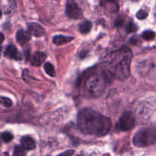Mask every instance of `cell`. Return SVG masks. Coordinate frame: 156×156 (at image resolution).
<instances>
[{"mask_svg":"<svg viewBox=\"0 0 156 156\" xmlns=\"http://www.w3.org/2000/svg\"><path fill=\"white\" fill-rule=\"evenodd\" d=\"M30 39V34L28 31H26L24 30H18L16 34V40L20 44H26L28 42Z\"/></svg>","mask_w":156,"mask_h":156,"instance_id":"cell-11","label":"cell"},{"mask_svg":"<svg viewBox=\"0 0 156 156\" xmlns=\"http://www.w3.org/2000/svg\"><path fill=\"white\" fill-rule=\"evenodd\" d=\"M142 37L143 39L146 41H152L155 38V33L152 30H145L143 34H142Z\"/></svg>","mask_w":156,"mask_h":156,"instance_id":"cell-16","label":"cell"},{"mask_svg":"<svg viewBox=\"0 0 156 156\" xmlns=\"http://www.w3.org/2000/svg\"><path fill=\"white\" fill-rule=\"evenodd\" d=\"M44 71L48 76H51V77H54L56 76V71L54 69V67L50 62H46L44 66Z\"/></svg>","mask_w":156,"mask_h":156,"instance_id":"cell-14","label":"cell"},{"mask_svg":"<svg viewBox=\"0 0 156 156\" xmlns=\"http://www.w3.org/2000/svg\"><path fill=\"white\" fill-rule=\"evenodd\" d=\"M147 16H148L147 12L145 10H143V9H142V10H140L136 13V18L140 20L145 19Z\"/></svg>","mask_w":156,"mask_h":156,"instance_id":"cell-20","label":"cell"},{"mask_svg":"<svg viewBox=\"0 0 156 156\" xmlns=\"http://www.w3.org/2000/svg\"><path fill=\"white\" fill-rule=\"evenodd\" d=\"M91 22L90 21H84L82 23H80L79 25V30L82 34H88L91 30Z\"/></svg>","mask_w":156,"mask_h":156,"instance_id":"cell-13","label":"cell"},{"mask_svg":"<svg viewBox=\"0 0 156 156\" xmlns=\"http://www.w3.org/2000/svg\"><path fill=\"white\" fill-rule=\"evenodd\" d=\"M132 58V51L125 46L111 53L103 61L105 74L120 80L126 79L130 74Z\"/></svg>","mask_w":156,"mask_h":156,"instance_id":"cell-1","label":"cell"},{"mask_svg":"<svg viewBox=\"0 0 156 156\" xmlns=\"http://www.w3.org/2000/svg\"><path fill=\"white\" fill-rule=\"evenodd\" d=\"M4 54L7 57L15 59V60H21L22 59L21 53L18 51L16 47L13 44H9L6 46L4 50Z\"/></svg>","mask_w":156,"mask_h":156,"instance_id":"cell-7","label":"cell"},{"mask_svg":"<svg viewBox=\"0 0 156 156\" xmlns=\"http://www.w3.org/2000/svg\"><path fill=\"white\" fill-rule=\"evenodd\" d=\"M13 156H26L25 149L22 146H15V149H14Z\"/></svg>","mask_w":156,"mask_h":156,"instance_id":"cell-17","label":"cell"},{"mask_svg":"<svg viewBox=\"0 0 156 156\" xmlns=\"http://www.w3.org/2000/svg\"><path fill=\"white\" fill-rule=\"evenodd\" d=\"M156 142V126H145L136 133L133 143L136 147H148Z\"/></svg>","mask_w":156,"mask_h":156,"instance_id":"cell-4","label":"cell"},{"mask_svg":"<svg viewBox=\"0 0 156 156\" xmlns=\"http://www.w3.org/2000/svg\"><path fill=\"white\" fill-rule=\"evenodd\" d=\"M77 120L81 131L88 135L103 136L111 127V121L108 117L91 108H85L79 111Z\"/></svg>","mask_w":156,"mask_h":156,"instance_id":"cell-2","label":"cell"},{"mask_svg":"<svg viewBox=\"0 0 156 156\" xmlns=\"http://www.w3.org/2000/svg\"><path fill=\"white\" fill-rule=\"evenodd\" d=\"M105 6L110 12H115L118 9V5L116 2H105Z\"/></svg>","mask_w":156,"mask_h":156,"instance_id":"cell-15","label":"cell"},{"mask_svg":"<svg viewBox=\"0 0 156 156\" xmlns=\"http://www.w3.org/2000/svg\"><path fill=\"white\" fill-rule=\"evenodd\" d=\"M74 154V150H67L61 153L59 156H73Z\"/></svg>","mask_w":156,"mask_h":156,"instance_id":"cell-22","label":"cell"},{"mask_svg":"<svg viewBox=\"0 0 156 156\" xmlns=\"http://www.w3.org/2000/svg\"><path fill=\"white\" fill-rule=\"evenodd\" d=\"M107 84L108 77L105 73H92L85 80L84 90L88 97L95 98L102 95L106 88Z\"/></svg>","mask_w":156,"mask_h":156,"instance_id":"cell-3","label":"cell"},{"mask_svg":"<svg viewBox=\"0 0 156 156\" xmlns=\"http://www.w3.org/2000/svg\"><path fill=\"white\" fill-rule=\"evenodd\" d=\"M66 14L69 18L78 19L82 16V11L77 3L73 1H69L66 2Z\"/></svg>","mask_w":156,"mask_h":156,"instance_id":"cell-6","label":"cell"},{"mask_svg":"<svg viewBox=\"0 0 156 156\" xmlns=\"http://www.w3.org/2000/svg\"><path fill=\"white\" fill-rule=\"evenodd\" d=\"M1 138H2V140L4 143H9V142H11L12 140H13L14 136L11 133L4 132L2 133Z\"/></svg>","mask_w":156,"mask_h":156,"instance_id":"cell-18","label":"cell"},{"mask_svg":"<svg viewBox=\"0 0 156 156\" xmlns=\"http://www.w3.org/2000/svg\"><path fill=\"white\" fill-rule=\"evenodd\" d=\"M1 103L3 106H5V108H11L12 106V101L11 99L8 98L2 97L1 98Z\"/></svg>","mask_w":156,"mask_h":156,"instance_id":"cell-19","label":"cell"},{"mask_svg":"<svg viewBox=\"0 0 156 156\" xmlns=\"http://www.w3.org/2000/svg\"><path fill=\"white\" fill-rule=\"evenodd\" d=\"M27 31L30 34L34 35L35 37H37L43 36L45 33V30L44 27L37 23H29L27 24Z\"/></svg>","mask_w":156,"mask_h":156,"instance_id":"cell-8","label":"cell"},{"mask_svg":"<svg viewBox=\"0 0 156 156\" xmlns=\"http://www.w3.org/2000/svg\"><path fill=\"white\" fill-rule=\"evenodd\" d=\"M136 120L133 114L129 111L124 112L117 122L116 127L120 131L130 130L135 126Z\"/></svg>","mask_w":156,"mask_h":156,"instance_id":"cell-5","label":"cell"},{"mask_svg":"<svg viewBox=\"0 0 156 156\" xmlns=\"http://www.w3.org/2000/svg\"><path fill=\"white\" fill-rule=\"evenodd\" d=\"M21 146L25 150H32V149H35V147H36L34 140L30 136H23L21 139Z\"/></svg>","mask_w":156,"mask_h":156,"instance_id":"cell-10","label":"cell"},{"mask_svg":"<svg viewBox=\"0 0 156 156\" xmlns=\"http://www.w3.org/2000/svg\"><path fill=\"white\" fill-rule=\"evenodd\" d=\"M136 29H137V27L135 25V24H133V22H130L129 24H128L126 30H127L128 32H131V31H136Z\"/></svg>","mask_w":156,"mask_h":156,"instance_id":"cell-21","label":"cell"},{"mask_svg":"<svg viewBox=\"0 0 156 156\" xmlns=\"http://www.w3.org/2000/svg\"><path fill=\"white\" fill-rule=\"evenodd\" d=\"M47 59V56L44 53L41 51L35 52L32 56L30 59V63L34 66H40L44 62V61Z\"/></svg>","mask_w":156,"mask_h":156,"instance_id":"cell-9","label":"cell"},{"mask_svg":"<svg viewBox=\"0 0 156 156\" xmlns=\"http://www.w3.org/2000/svg\"><path fill=\"white\" fill-rule=\"evenodd\" d=\"M74 38L73 37H69V36H64V35H56L53 37V44L59 46L62 45V44H66L67 43L70 42Z\"/></svg>","mask_w":156,"mask_h":156,"instance_id":"cell-12","label":"cell"}]
</instances>
